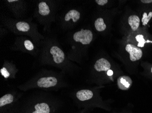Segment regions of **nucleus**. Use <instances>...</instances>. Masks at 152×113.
<instances>
[{
    "label": "nucleus",
    "mask_w": 152,
    "mask_h": 113,
    "mask_svg": "<svg viewBox=\"0 0 152 113\" xmlns=\"http://www.w3.org/2000/svg\"><path fill=\"white\" fill-rule=\"evenodd\" d=\"M111 65L110 63L104 58H101L96 60L94 65V68L96 72H107L110 70Z\"/></svg>",
    "instance_id": "8"
},
{
    "label": "nucleus",
    "mask_w": 152,
    "mask_h": 113,
    "mask_svg": "<svg viewBox=\"0 0 152 113\" xmlns=\"http://www.w3.org/2000/svg\"><path fill=\"white\" fill-rule=\"evenodd\" d=\"M128 22L133 31H136L138 29L140 25V19L138 16L132 15L129 17Z\"/></svg>",
    "instance_id": "12"
},
{
    "label": "nucleus",
    "mask_w": 152,
    "mask_h": 113,
    "mask_svg": "<svg viewBox=\"0 0 152 113\" xmlns=\"http://www.w3.org/2000/svg\"><path fill=\"white\" fill-rule=\"evenodd\" d=\"M8 3L9 7L13 12L15 15H18V17H20L24 13L25 6V2L17 0H8L7 1Z\"/></svg>",
    "instance_id": "6"
},
{
    "label": "nucleus",
    "mask_w": 152,
    "mask_h": 113,
    "mask_svg": "<svg viewBox=\"0 0 152 113\" xmlns=\"http://www.w3.org/2000/svg\"><path fill=\"white\" fill-rule=\"evenodd\" d=\"M125 49L129 54L130 59L132 62L138 61L142 57V49L134 45L127 44Z\"/></svg>",
    "instance_id": "7"
},
{
    "label": "nucleus",
    "mask_w": 152,
    "mask_h": 113,
    "mask_svg": "<svg viewBox=\"0 0 152 113\" xmlns=\"http://www.w3.org/2000/svg\"><path fill=\"white\" fill-rule=\"evenodd\" d=\"M94 96V93L92 91L89 90H81L76 93V97L79 101H82L90 100Z\"/></svg>",
    "instance_id": "11"
},
{
    "label": "nucleus",
    "mask_w": 152,
    "mask_h": 113,
    "mask_svg": "<svg viewBox=\"0 0 152 113\" xmlns=\"http://www.w3.org/2000/svg\"><path fill=\"white\" fill-rule=\"evenodd\" d=\"M57 5L54 1H42L37 3L34 12V17L44 25L46 30H49L52 23L55 20Z\"/></svg>",
    "instance_id": "2"
},
{
    "label": "nucleus",
    "mask_w": 152,
    "mask_h": 113,
    "mask_svg": "<svg viewBox=\"0 0 152 113\" xmlns=\"http://www.w3.org/2000/svg\"><path fill=\"white\" fill-rule=\"evenodd\" d=\"M0 72L1 73V75L4 76L5 78H7L10 76V73L8 72L7 68L5 67H3L0 70Z\"/></svg>",
    "instance_id": "17"
},
{
    "label": "nucleus",
    "mask_w": 152,
    "mask_h": 113,
    "mask_svg": "<svg viewBox=\"0 0 152 113\" xmlns=\"http://www.w3.org/2000/svg\"><path fill=\"white\" fill-rule=\"evenodd\" d=\"M14 101V96L11 94H7L0 99V107H4L7 104L12 103Z\"/></svg>",
    "instance_id": "14"
},
{
    "label": "nucleus",
    "mask_w": 152,
    "mask_h": 113,
    "mask_svg": "<svg viewBox=\"0 0 152 113\" xmlns=\"http://www.w3.org/2000/svg\"><path fill=\"white\" fill-rule=\"evenodd\" d=\"M107 0H96L95 2L99 6H104L108 2Z\"/></svg>",
    "instance_id": "18"
},
{
    "label": "nucleus",
    "mask_w": 152,
    "mask_h": 113,
    "mask_svg": "<svg viewBox=\"0 0 152 113\" xmlns=\"http://www.w3.org/2000/svg\"><path fill=\"white\" fill-rule=\"evenodd\" d=\"M72 38L74 41L80 42L84 45H87L92 42L94 35L92 31L89 30L82 29L75 32L73 34Z\"/></svg>",
    "instance_id": "4"
},
{
    "label": "nucleus",
    "mask_w": 152,
    "mask_h": 113,
    "mask_svg": "<svg viewBox=\"0 0 152 113\" xmlns=\"http://www.w3.org/2000/svg\"><path fill=\"white\" fill-rule=\"evenodd\" d=\"M80 18V13L78 11L74 9L68 11L64 17V23H68L70 21L73 23L78 22Z\"/></svg>",
    "instance_id": "10"
},
{
    "label": "nucleus",
    "mask_w": 152,
    "mask_h": 113,
    "mask_svg": "<svg viewBox=\"0 0 152 113\" xmlns=\"http://www.w3.org/2000/svg\"><path fill=\"white\" fill-rule=\"evenodd\" d=\"M141 1L144 4H149V3H152V0H142Z\"/></svg>",
    "instance_id": "19"
},
{
    "label": "nucleus",
    "mask_w": 152,
    "mask_h": 113,
    "mask_svg": "<svg viewBox=\"0 0 152 113\" xmlns=\"http://www.w3.org/2000/svg\"><path fill=\"white\" fill-rule=\"evenodd\" d=\"M152 18V12H149L148 14L147 12H144L142 15V22L143 25H146L150 19Z\"/></svg>",
    "instance_id": "16"
},
{
    "label": "nucleus",
    "mask_w": 152,
    "mask_h": 113,
    "mask_svg": "<svg viewBox=\"0 0 152 113\" xmlns=\"http://www.w3.org/2000/svg\"><path fill=\"white\" fill-rule=\"evenodd\" d=\"M1 19L2 24L7 29L17 35L28 36L38 45L45 39L38 32L37 24L31 20L13 19L4 16Z\"/></svg>",
    "instance_id": "1"
},
{
    "label": "nucleus",
    "mask_w": 152,
    "mask_h": 113,
    "mask_svg": "<svg viewBox=\"0 0 152 113\" xmlns=\"http://www.w3.org/2000/svg\"><path fill=\"white\" fill-rule=\"evenodd\" d=\"M151 73H152V68H151Z\"/></svg>",
    "instance_id": "21"
},
{
    "label": "nucleus",
    "mask_w": 152,
    "mask_h": 113,
    "mask_svg": "<svg viewBox=\"0 0 152 113\" xmlns=\"http://www.w3.org/2000/svg\"><path fill=\"white\" fill-rule=\"evenodd\" d=\"M35 111L32 113H50L49 105L46 103H41L36 104L35 106Z\"/></svg>",
    "instance_id": "13"
},
{
    "label": "nucleus",
    "mask_w": 152,
    "mask_h": 113,
    "mask_svg": "<svg viewBox=\"0 0 152 113\" xmlns=\"http://www.w3.org/2000/svg\"><path fill=\"white\" fill-rule=\"evenodd\" d=\"M12 49L29 53L33 56H38L40 50V48L36 47L32 41L25 36L18 37L12 47Z\"/></svg>",
    "instance_id": "3"
},
{
    "label": "nucleus",
    "mask_w": 152,
    "mask_h": 113,
    "mask_svg": "<svg viewBox=\"0 0 152 113\" xmlns=\"http://www.w3.org/2000/svg\"><path fill=\"white\" fill-rule=\"evenodd\" d=\"M57 77L53 76L41 77L37 80L36 85L39 88H49L54 87L58 85Z\"/></svg>",
    "instance_id": "5"
},
{
    "label": "nucleus",
    "mask_w": 152,
    "mask_h": 113,
    "mask_svg": "<svg viewBox=\"0 0 152 113\" xmlns=\"http://www.w3.org/2000/svg\"><path fill=\"white\" fill-rule=\"evenodd\" d=\"M133 81L130 77L126 76H123L117 79V84L118 88L123 91L129 90L132 86Z\"/></svg>",
    "instance_id": "9"
},
{
    "label": "nucleus",
    "mask_w": 152,
    "mask_h": 113,
    "mask_svg": "<svg viewBox=\"0 0 152 113\" xmlns=\"http://www.w3.org/2000/svg\"><path fill=\"white\" fill-rule=\"evenodd\" d=\"M94 26L96 30L99 32L104 31L106 29L107 26L102 18H98L94 22Z\"/></svg>",
    "instance_id": "15"
},
{
    "label": "nucleus",
    "mask_w": 152,
    "mask_h": 113,
    "mask_svg": "<svg viewBox=\"0 0 152 113\" xmlns=\"http://www.w3.org/2000/svg\"><path fill=\"white\" fill-rule=\"evenodd\" d=\"M113 74V72L112 70H109V71H107V75L108 76H112Z\"/></svg>",
    "instance_id": "20"
}]
</instances>
